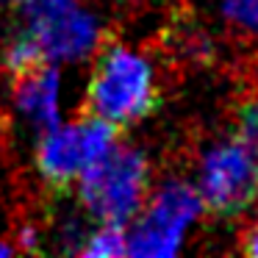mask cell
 <instances>
[{
	"label": "cell",
	"mask_w": 258,
	"mask_h": 258,
	"mask_svg": "<svg viewBox=\"0 0 258 258\" xmlns=\"http://www.w3.org/2000/svg\"><path fill=\"white\" fill-rule=\"evenodd\" d=\"M156 103V78L147 58L125 45L103 42L84 97V111L106 117L114 125H131L145 119Z\"/></svg>",
	"instance_id": "cell-1"
},
{
	"label": "cell",
	"mask_w": 258,
	"mask_h": 258,
	"mask_svg": "<svg viewBox=\"0 0 258 258\" xmlns=\"http://www.w3.org/2000/svg\"><path fill=\"white\" fill-rule=\"evenodd\" d=\"M84 208L100 222L128 225L150 195V164L139 147L117 145L97 164L78 175Z\"/></svg>",
	"instance_id": "cell-2"
},
{
	"label": "cell",
	"mask_w": 258,
	"mask_h": 258,
	"mask_svg": "<svg viewBox=\"0 0 258 258\" xmlns=\"http://www.w3.org/2000/svg\"><path fill=\"white\" fill-rule=\"evenodd\" d=\"M197 191L217 217H236L258 197V150L239 136L211 142L200 156Z\"/></svg>",
	"instance_id": "cell-3"
},
{
	"label": "cell",
	"mask_w": 258,
	"mask_h": 258,
	"mask_svg": "<svg viewBox=\"0 0 258 258\" xmlns=\"http://www.w3.org/2000/svg\"><path fill=\"white\" fill-rule=\"evenodd\" d=\"M203 197L197 186L183 178H169L145 203V214L128 230V255L169 258L180 250L186 230L203 214Z\"/></svg>",
	"instance_id": "cell-4"
},
{
	"label": "cell",
	"mask_w": 258,
	"mask_h": 258,
	"mask_svg": "<svg viewBox=\"0 0 258 258\" xmlns=\"http://www.w3.org/2000/svg\"><path fill=\"white\" fill-rule=\"evenodd\" d=\"M20 6L47 61H84L106 42L97 17L81 0H20Z\"/></svg>",
	"instance_id": "cell-5"
},
{
	"label": "cell",
	"mask_w": 258,
	"mask_h": 258,
	"mask_svg": "<svg viewBox=\"0 0 258 258\" xmlns=\"http://www.w3.org/2000/svg\"><path fill=\"white\" fill-rule=\"evenodd\" d=\"M14 81V106L39 134L56 128L58 119V70L53 61L17 75Z\"/></svg>",
	"instance_id": "cell-6"
},
{
	"label": "cell",
	"mask_w": 258,
	"mask_h": 258,
	"mask_svg": "<svg viewBox=\"0 0 258 258\" xmlns=\"http://www.w3.org/2000/svg\"><path fill=\"white\" fill-rule=\"evenodd\" d=\"M36 169L53 189H67L84 172V153H81L78 125H61L45 131L36 150Z\"/></svg>",
	"instance_id": "cell-7"
},
{
	"label": "cell",
	"mask_w": 258,
	"mask_h": 258,
	"mask_svg": "<svg viewBox=\"0 0 258 258\" xmlns=\"http://www.w3.org/2000/svg\"><path fill=\"white\" fill-rule=\"evenodd\" d=\"M78 255L84 258H117L128 255V230L119 222H100V228L89 230Z\"/></svg>",
	"instance_id": "cell-8"
},
{
	"label": "cell",
	"mask_w": 258,
	"mask_h": 258,
	"mask_svg": "<svg viewBox=\"0 0 258 258\" xmlns=\"http://www.w3.org/2000/svg\"><path fill=\"white\" fill-rule=\"evenodd\" d=\"M42 64H47V56H45V50H42V45L34 39L31 31L14 36V39L9 42L6 53H3V70H6L12 78L31 73V70L42 67Z\"/></svg>",
	"instance_id": "cell-9"
},
{
	"label": "cell",
	"mask_w": 258,
	"mask_h": 258,
	"mask_svg": "<svg viewBox=\"0 0 258 258\" xmlns=\"http://www.w3.org/2000/svg\"><path fill=\"white\" fill-rule=\"evenodd\" d=\"M217 6L230 34L258 42V0H217Z\"/></svg>",
	"instance_id": "cell-10"
},
{
	"label": "cell",
	"mask_w": 258,
	"mask_h": 258,
	"mask_svg": "<svg viewBox=\"0 0 258 258\" xmlns=\"http://www.w3.org/2000/svg\"><path fill=\"white\" fill-rule=\"evenodd\" d=\"M233 134L258 150V86H247L233 106Z\"/></svg>",
	"instance_id": "cell-11"
},
{
	"label": "cell",
	"mask_w": 258,
	"mask_h": 258,
	"mask_svg": "<svg viewBox=\"0 0 258 258\" xmlns=\"http://www.w3.org/2000/svg\"><path fill=\"white\" fill-rule=\"evenodd\" d=\"M241 250H244L247 255L258 258V214H255V219L250 222V228L244 230V236H241Z\"/></svg>",
	"instance_id": "cell-12"
},
{
	"label": "cell",
	"mask_w": 258,
	"mask_h": 258,
	"mask_svg": "<svg viewBox=\"0 0 258 258\" xmlns=\"http://www.w3.org/2000/svg\"><path fill=\"white\" fill-rule=\"evenodd\" d=\"M14 252H20L14 241H0V255H14Z\"/></svg>",
	"instance_id": "cell-13"
},
{
	"label": "cell",
	"mask_w": 258,
	"mask_h": 258,
	"mask_svg": "<svg viewBox=\"0 0 258 258\" xmlns=\"http://www.w3.org/2000/svg\"><path fill=\"white\" fill-rule=\"evenodd\" d=\"M0 3H20V0H0Z\"/></svg>",
	"instance_id": "cell-14"
}]
</instances>
